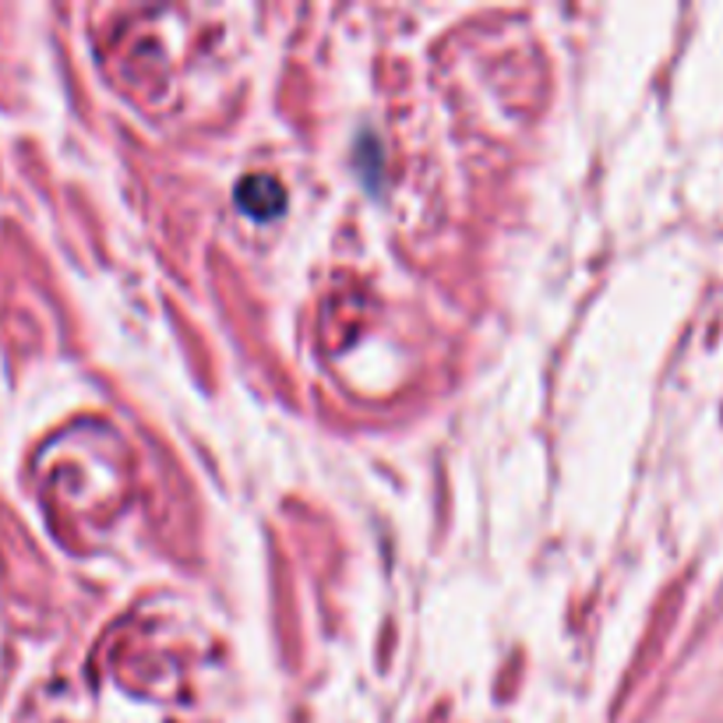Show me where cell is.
Instances as JSON below:
<instances>
[{"label": "cell", "mask_w": 723, "mask_h": 723, "mask_svg": "<svg viewBox=\"0 0 723 723\" xmlns=\"http://www.w3.org/2000/svg\"><path fill=\"white\" fill-rule=\"evenodd\" d=\"M237 205L255 215V220H273V215L283 209V188L276 177L268 173H255V177H244L237 184Z\"/></svg>", "instance_id": "obj_1"}]
</instances>
